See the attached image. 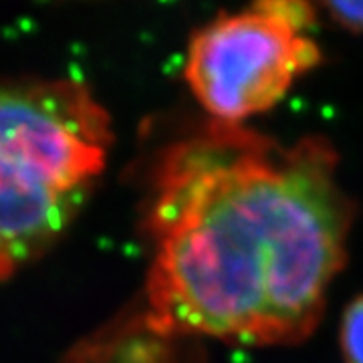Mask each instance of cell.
I'll use <instances>...</instances> for the list:
<instances>
[{
    "instance_id": "obj_1",
    "label": "cell",
    "mask_w": 363,
    "mask_h": 363,
    "mask_svg": "<svg viewBox=\"0 0 363 363\" xmlns=\"http://www.w3.org/2000/svg\"><path fill=\"white\" fill-rule=\"evenodd\" d=\"M335 166L323 140L285 147L228 123L176 145L150 212L152 325L242 345L309 337L353 220Z\"/></svg>"
},
{
    "instance_id": "obj_2",
    "label": "cell",
    "mask_w": 363,
    "mask_h": 363,
    "mask_svg": "<svg viewBox=\"0 0 363 363\" xmlns=\"http://www.w3.org/2000/svg\"><path fill=\"white\" fill-rule=\"evenodd\" d=\"M109 143L107 111L81 81H0V279L63 234Z\"/></svg>"
},
{
    "instance_id": "obj_3",
    "label": "cell",
    "mask_w": 363,
    "mask_h": 363,
    "mask_svg": "<svg viewBox=\"0 0 363 363\" xmlns=\"http://www.w3.org/2000/svg\"><path fill=\"white\" fill-rule=\"evenodd\" d=\"M313 16L307 2L271 0L198 30L186 59L196 99L228 125L271 109L321 61L319 47L303 35Z\"/></svg>"
},
{
    "instance_id": "obj_4",
    "label": "cell",
    "mask_w": 363,
    "mask_h": 363,
    "mask_svg": "<svg viewBox=\"0 0 363 363\" xmlns=\"http://www.w3.org/2000/svg\"><path fill=\"white\" fill-rule=\"evenodd\" d=\"M341 350L347 363H363V295L355 298L343 315Z\"/></svg>"
},
{
    "instance_id": "obj_5",
    "label": "cell",
    "mask_w": 363,
    "mask_h": 363,
    "mask_svg": "<svg viewBox=\"0 0 363 363\" xmlns=\"http://www.w3.org/2000/svg\"><path fill=\"white\" fill-rule=\"evenodd\" d=\"M329 16L353 33H363V2H325Z\"/></svg>"
}]
</instances>
